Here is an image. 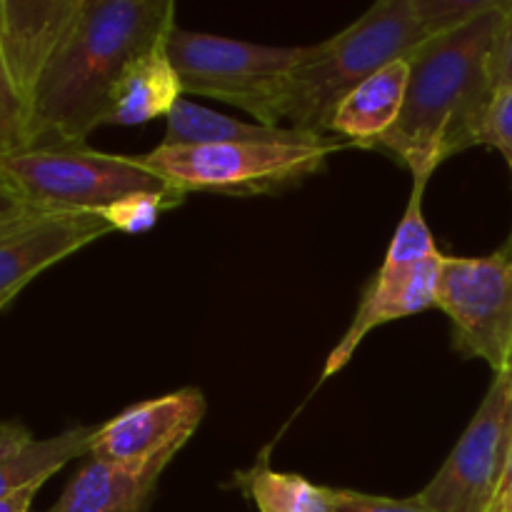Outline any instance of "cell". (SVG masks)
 Masks as SVG:
<instances>
[{
    "mask_svg": "<svg viewBox=\"0 0 512 512\" xmlns=\"http://www.w3.org/2000/svg\"><path fill=\"white\" fill-rule=\"evenodd\" d=\"M33 213H40V210H35L33 205H30L28 200L3 178V173H0V228H5V225L10 223H18V220L28 218V215Z\"/></svg>",
    "mask_w": 512,
    "mask_h": 512,
    "instance_id": "cell-24",
    "label": "cell"
},
{
    "mask_svg": "<svg viewBox=\"0 0 512 512\" xmlns=\"http://www.w3.org/2000/svg\"><path fill=\"white\" fill-rule=\"evenodd\" d=\"M33 440L30 430L20 423H0V463L5 458L20 450L23 445H28Z\"/></svg>",
    "mask_w": 512,
    "mask_h": 512,
    "instance_id": "cell-25",
    "label": "cell"
},
{
    "mask_svg": "<svg viewBox=\"0 0 512 512\" xmlns=\"http://www.w3.org/2000/svg\"><path fill=\"white\" fill-rule=\"evenodd\" d=\"M28 145V115L15 95L3 65H0V158L25 150Z\"/></svg>",
    "mask_w": 512,
    "mask_h": 512,
    "instance_id": "cell-20",
    "label": "cell"
},
{
    "mask_svg": "<svg viewBox=\"0 0 512 512\" xmlns=\"http://www.w3.org/2000/svg\"><path fill=\"white\" fill-rule=\"evenodd\" d=\"M40 488H43L40 483L25 485V488H20V490H15V493L0 498V512H30V505H33L35 493H38Z\"/></svg>",
    "mask_w": 512,
    "mask_h": 512,
    "instance_id": "cell-26",
    "label": "cell"
},
{
    "mask_svg": "<svg viewBox=\"0 0 512 512\" xmlns=\"http://www.w3.org/2000/svg\"><path fill=\"white\" fill-rule=\"evenodd\" d=\"M113 233L98 213H33L0 228V298L18 295L50 265Z\"/></svg>",
    "mask_w": 512,
    "mask_h": 512,
    "instance_id": "cell-10",
    "label": "cell"
},
{
    "mask_svg": "<svg viewBox=\"0 0 512 512\" xmlns=\"http://www.w3.org/2000/svg\"><path fill=\"white\" fill-rule=\"evenodd\" d=\"M410 83V63L395 60L365 83L350 90L330 118L328 133L343 135L360 148H375L393 130L405 105Z\"/></svg>",
    "mask_w": 512,
    "mask_h": 512,
    "instance_id": "cell-14",
    "label": "cell"
},
{
    "mask_svg": "<svg viewBox=\"0 0 512 512\" xmlns=\"http://www.w3.org/2000/svg\"><path fill=\"white\" fill-rule=\"evenodd\" d=\"M343 148L328 135L305 133L290 140L223 145H158L135 155L145 170L158 175L168 188L180 193L270 195L303 183L325 168V160Z\"/></svg>",
    "mask_w": 512,
    "mask_h": 512,
    "instance_id": "cell-4",
    "label": "cell"
},
{
    "mask_svg": "<svg viewBox=\"0 0 512 512\" xmlns=\"http://www.w3.org/2000/svg\"><path fill=\"white\" fill-rule=\"evenodd\" d=\"M15 298V295H3V298H0V310H3V308H8V305H10V300H13Z\"/></svg>",
    "mask_w": 512,
    "mask_h": 512,
    "instance_id": "cell-29",
    "label": "cell"
},
{
    "mask_svg": "<svg viewBox=\"0 0 512 512\" xmlns=\"http://www.w3.org/2000/svg\"><path fill=\"white\" fill-rule=\"evenodd\" d=\"M235 483L260 512H335V488H320L295 473H278L268 460L235 475Z\"/></svg>",
    "mask_w": 512,
    "mask_h": 512,
    "instance_id": "cell-18",
    "label": "cell"
},
{
    "mask_svg": "<svg viewBox=\"0 0 512 512\" xmlns=\"http://www.w3.org/2000/svg\"><path fill=\"white\" fill-rule=\"evenodd\" d=\"M490 75L495 93L512 88V0L500 3V23L490 53Z\"/></svg>",
    "mask_w": 512,
    "mask_h": 512,
    "instance_id": "cell-22",
    "label": "cell"
},
{
    "mask_svg": "<svg viewBox=\"0 0 512 512\" xmlns=\"http://www.w3.org/2000/svg\"><path fill=\"white\" fill-rule=\"evenodd\" d=\"M335 512H428L413 498L395 500L380 495L355 493V490H335Z\"/></svg>",
    "mask_w": 512,
    "mask_h": 512,
    "instance_id": "cell-23",
    "label": "cell"
},
{
    "mask_svg": "<svg viewBox=\"0 0 512 512\" xmlns=\"http://www.w3.org/2000/svg\"><path fill=\"white\" fill-rule=\"evenodd\" d=\"M93 425H78L48 440H30L10 458L0 463V498L25 488V485H43L50 475L58 473L70 460L90 453Z\"/></svg>",
    "mask_w": 512,
    "mask_h": 512,
    "instance_id": "cell-17",
    "label": "cell"
},
{
    "mask_svg": "<svg viewBox=\"0 0 512 512\" xmlns=\"http://www.w3.org/2000/svg\"><path fill=\"white\" fill-rule=\"evenodd\" d=\"M435 308L455 330V348L480 358L495 375L512 368V260L445 255L440 265Z\"/></svg>",
    "mask_w": 512,
    "mask_h": 512,
    "instance_id": "cell-7",
    "label": "cell"
},
{
    "mask_svg": "<svg viewBox=\"0 0 512 512\" xmlns=\"http://www.w3.org/2000/svg\"><path fill=\"white\" fill-rule=\"evenodd\" d=\"M508 375H510V380H512V368H510V373H508Z\"/></svg>",
    "mask_w": 512,
    "mask_h": 512,
    "instance_id": "cell-30",
    "label": "cell"
},
{
    "mask_svg": "<svg viewBox=\"0 0 512 512\" xmlns=\"http://www.w3.org/2000/svg\"><path fill=\"white\" fill-rule=\"evenodd\" d=\"M0 173L40 213H100L125 195L168 188L135 155L88 145L18 150L0 158Z\"/></svg>",
    "mask_w": 512,
    "mask_h": 512,
    "instance_id": "cell-6",
    "label": "cell"
},
{
    "mask_svg": "<svg viewBox=\"0 0 512 512\" xmlns=\"http://www.w3.org/2000/svg\"><path fill=\"white\" fill-rule=\"evenodd\" d=\"M183 95L163 40L123 70L110 95L108 125H145L168 118Z\"/></svg>",
    "mask_w": 512,
    "mask_h": 512,
    "instance_id": "cell-15",
    "label": "cell"
},
{
    "mask_svg": "<svg viewBox=\"0 0 512 512\" xmlns=\"http://www.w3.org/2000/svg\"><path fill=\"white\" fill-rule=\"evenodd\" d=\"M310 48L313 45H258L223 35L195 33L178 25L165 35V50L183 93L238 105L268 128H278L275 105L280 90L293 70L308 58Z\"/></svg>",
    "mask_w": 512,
    "mask_h": 512,
    "instance_id": "cell-5",
    "label": "cell"
},
{
    "mask_svg": "<svg viewBox=\"0 0 512 512\" xmlns=\"http://www.w3.org/2000/svg\"><path fill=\"white\" fill-rule=\"evenodd\" d=\"M443 258V253L428 260H418V263L385 258L370 288L365 290L358 310H355L348 333L343 335V340H338V345L330 353L323 378H330L338 370H343L353 360L355 350L360 348L365 335L373 333L375 328L435 308Z\"/></svg>",
    "mask_w": 512,
    "mask_h": 512,
    "instance_id": "cell-12",
    "label": "cell"
},
{
    "mask_svg": "<svg viewBox=\"0 0 512 512\" xmlns=\"http://www.w3.org/2000/svg\"><path fill=\"white\" fill-rule=\"evenodd\" d=\"M165 140L160 145L183 148V145H223V143H263V140H290L300 135L295 128H268L260 123H245L230 115L215 113L193 100L180 98L170 110Z\"/></svg>",
    "mask_w": 512,
    "mask_h": 512,
    "instance_id": "cell-16",
    "label": "cell"
},
{
    "mask_svg": "<svg viewBox=\"0 0 512 512\" xmlns=\"http://www.w3.org/2000/svg\"><path fill=\"white\" fill-rule=\"evenodd\" d=\"M83 0H0V65L28 115L50 58L75 23Z\"/></svg>",
    "mask_w": 512,
    "mask_h": 512,
    "instance_id": "cell-11",
    "label": "cell"
},
{
    "mask_svg": "<svg viewBox=\"0 0 512 512\" xmlns=\"http://www.w3.org/2000/svg\"><path fill=\"white\" fill-rule=\"evenodd\" d=\"M188 198L185 193L175 188L165 190H150V193H133L125 195V198L115 200L108 208L100 210V218L113 228V233H128V235H140L148 233L155 223H158L160 215L165 210H173L178 205H183V200Z\"/></svg>",
    "mask_w": 512,
    "mask_h": 512,
    "instance_id": "cell-19",
    "label": "cell"
},
{
    "mask_svg": "<svg viewBox=\"0 0 512 512\" xmlns=\"http://www.w3.org/2000/svg\"><path fill=\"white\" fill-rule=\"evenodd\" d=\"M165 468L168 465L128 470L88 458L65 485L58 503L45 512H148Z\"/></svg>",
    "mask_w": 512,
    "mask_h": 512,
    "instance_id": "cell-13",
    "label": "cell"
},
{
    "mask_svg": "<svg viewBox=\"0 0 512 512\" xmlns=\"http://www.w3.org/2000/svg\"><path fill=\"white\" fill-rule=\"evenodd\" d=\"M510 448L512 380L508 373H500L443 468L413 500L428 512H488Z\"/></svg>",
    "mask_w": 512,
    "mask_h": 512,
    "instance_id": "cell-8",
    "label": "cell"
},
{
    "mask_svg": "<svg viewBox=\"0 0 512 512\" xmlns=\"http://www.w3.org/2000/svg\"><path fill=\"white\" fill-rule=\"evenodd\" d=\"M480 145L500 150L503 158H512V88L498 90L485 115Z\"/></svg>",
    "mask_w": 512,
    "mask_h": 512,
    "instance_id": "cell-21",
    "label": "cell"
},
{
    "mask_svg": "<svg viewBox=\"0 0 512 512\" xmlns=\"http://www.w3.org/2000/svg\"><path fill=\"white\" fill-rule=\"evenodd\" d=\"M488 512H512V475L510 478L500 480V488L498 493H495Z\"/></svg>",
    "mask_w": 512,
    "mask_h": 512,
    "instance_id": "cell-27",
    "label": "cell"
},
{
    "mask_svg": "<svg viewBox=\"0 0 512 512\" xmlns=\"http://www.w3.org/2000/svg\"><path fill=\"white\" fill-rule=\"evenodd\" d=\"M495 0H380L353 25L323 43L293 70L275 105V125L325 135L335 108L350 90L428 40L458 28ZM280 128V125H278Z\"/></svg>",
    "mask_w": 512,
    "mask_h": 512,
    "instance_id": "cell-3",
    "label": "cell"
},
{
    "mask_svg": "<svg viewBox=\"0 0 512 512\" xmlns=\"http://www.w3.org/2000/svg\"><path fill=\"white\" fill-rule=\"evenodd\" d=\"M508 165H510V170H512V158H508ZM500 253L505 255V258L508 260H512V233H510V238H508V243L503 245V250H500Z\"/></svg>",
    "mask_w": 512,
    "mask_h": 512,
    "instance_id": "cell-28",
    "label": "cell"
},
{
    "mask_svg": "<svg viewBox=\"0 0 512 512\" xmlns=\"http://www.w3.org/2000/svg\"><path fill=\"white\" fill-rule=\"evenodd\" d=\"M205 410L208 403L198 388L130 405L95 428L88 458L128 470L168 465L200 428Z\"/></svg>",
    "mask_w": 512,
    "mask_h": 512,
    "instance_id": "cell-9",
    "label": "cell"
},
{
    "mask_svg": "<svg viewBox=\"0 0 512 512\" xmlns=\"http://www.w3.org/2000/svg\"><path fill=\"white\" fill-rule=\"evenodd\" d=\"M500 3L428 40L408 58L410 83L403 113L375 150L393 155L428 183L455 153L480 145L485 115L495 98L490 53L500 23Z\"/></svg>",
    "mask_w": 512,
    "mask_h": 512,
    "instance_id": "cell-2",
    "label": "cell"
},
{
    "mask_svg": "<svg viewBox=\"0 0 512 512\" xmlns=\"http://www.w3.org/2000/svg\"><path fill=\"white\" fill-rule=\"evenodd\" d=\"M173 0H83L28 105V145H85L123 70L175 28Z\"/></svg>",
    "mask_w": 512,
    "mask_h": 512,
    "instance_id": "cell-1",
    "label": "cell"
}]
</instances>
